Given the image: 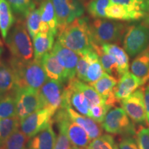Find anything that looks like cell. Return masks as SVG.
I'll return each instance as SVG.
<instances>
[{"label":"cell","mask_w":149,"mask_h":149,"mask_svg":"<svg viewBox=\"0 0 149 149\" xmlns=\"http://www.w3.org/2000/svg\"><path fill=\"white\" fill-rule=\"evenodd\" d=\"M57 41L62 46L81 55L94 50L91 39L89 20L86 17L76 19L57 31Z\"/></svg>","instance_id":"1"},{"label":"cell","mask_w":149,"mask_h":149,"mask_svg":"<svg viewBox=\"0 0 149 149\" xmlns=\"http://www.w3.org/2000/svg\"><path fill=\"white\" fill-rule=\"evenodd\" d=\"M8 63L15 74L17 88L40 91L48 79L40 60L24 61L12 57Z\"/></svg>","instance_id":"2"},{"label":"cell","mask_w":149,"mask_h":149,"mask_svg":"<svg viewBox=\"0 0 149 149\" xmlns=\"http://www.w3.org/2000/svg\"><path fill=\"white\" fill-rule=\"evenodd\" d=\"M26 26L24 19H19L9 31L8 36L5 40L12 57L24 61L32 60L34 56L31 36Z\"/></svg>","instance_id":"3"},{"label":"cell","mask_w":149,"mask_h":149,"mask_svg":"<svg viewBox=\"0 0 149 149\" xmlns=\"http://www.w3.org/2000/svg\"><path fill=\"white\" fill-rule=\"evenodd\" d=\"M89 26L93 43L98 46L119 44L127 29L125 24L104 19L89 22Z\"/></svg>","instance_id":"4"},{"label":"cell","mask_w":149,"mask_h":149,"mask_svg":"<svg viewBox=\"0 0 149 149\" xmlns=\"http://www.w3.org/2000/svg\"><path fill=\"white\" fill-rule=\"evenodd\" d=\"M53 122L57 124L59 131H63L73 146L85 148L90 144L88 134L77 123L70 118L66 109L61 108L55 113Z\"/></svg>","instance_id":"5"},{"label":"cell","mask_w":149,"mask_h":149,"mask_svg":"<svg viewBox=\"0 0 149 149\" xmlns=\"http://www.w3.org/2000/svg\"><path fill=\"white\" fill-rule=\"evenodd\" d=\"M149 46V28L146 25H132L126 29L123 47L128 56L135 57Z\"/></svg>","instance_id":"6"},{"label":"cell","mask_w":149,"mask_h":149,"mask_svg":"<svg viewBox=\"0 0 149 149\" xmlns=\"http://www.w3.org/2000/svg\"><path fill=\"white\" fill-rule=\"evenodd\" d=\"M102 127L107 133L126 137L135 134V128L130 117L122 108L110 110L102 122Z\"/></svg>","instance_id":"7"},{"label":"cell","mask_w":149,"mask_h":149,"mask_svg":"<svg viewBox=\"0 0 149 149\" xmlns=\"http://www.w3.org/2000/svg\"><path fill=\"white\" fill-rule=\"evenodd\" d=\"M57 20V29L61 30L82 17L84 8L80 0H51Z\"/></svg>","instance_id":"8"},{"label":"cell","mask_w":149,"mask_h":149,"mask_svg":"<svg viewBox=\"0 0 149 149\" xmlns=\"http://www.w3.org/2000/svg\"><path fill=\"white\" fill-rule=\"evenodd\" d=\"M15 97L17 117L19 121L44 108L39 91L29 88H17L15 92Z\"/></svg>","instance_id":"9"},{"label":"cell","mask_w":149,"mask_h":149,"mask_svg":"<svg viewBox=\"0 0 149 149\" xmlns=\"http://www.w3.org/2000/svg\"><path fill=\"white\" fill-rule=\"evenodd\" d=\"M64 89L63 83L48 79L39 91L44 108L55 114L64 103Z\"/></svg>","instance_id":"10"},{"label":"cell","mask_w":149,"mask_h":149,"mask_svg":"<svg viewBox=\"0 0 149 149\" xmlns=\"http://www.w3.org/2000/svg\"><path fill=\"white\" fill-rule=\"evenodd\" d=\"M55 114L49 109L43 108L20 121V128L28 138H31L48 125L53 124Z\"/></svg>","instance_id":"11"},{"label":"cell","mask_w":149,"mask_h":149,"mask_svg":"<svg viewBox=\"0 0 149 149\" xmlns=\"http://www.w3.org/2000/svg\"><path fill=\"white\" fill-rule=\"evenodd\" d=\"M122 109L134 123L144 124L146 122L144 103V89L138 88L121 101Z\"/></svg>","instance_id":"12"},{"label":"cell","mask_w":149,"mask_h":149,"mask_svg":"<svg viewBox=\"0 0 149 149\" xmlns=\"http://www.w3.org/2000/svg\"><path fill=\"white\" fill-rule=\"evenodd\" d=\"M52 52L55 54L61 66L66 70L68 81L74 79L76 75L77 63L80 57L79 54L62 46L58 41H56L54 44Z\"/></svg>","instance_id":"13"},{"label":"cell","mask_w":149,"mask_h":149,"mask_svg":"<svg viewBox=\"0 0 149 149\" xmlns=\"http://www.w3.org/2000/svg\"><path fill=\"white\" fill-rule=\"evenodd\" d=\"M118 80L117 78L105 72L100 79L95 82L89 84V85L100 94L105 102V104L111 109L115 107L117 102L114 95V88Z\"/></svg>","instance_id":"14"},{"label":"cell","mask_w":149,"mask_h":149,"mask_svg":"<svg viewBox=\"0 0 149 149\" xmlns=\"http://www.w3.org/2000/svg\"><path fill=\"white\" fill-rule=\"evenodd\" d=\"M69 104L74 110L80 114L89 117L90 105L84 95L70 82L67 83L64 89V98L63 107L65 104Z\"/></svg>","instance_id":"15"},{"label":"cell","mask_w":149,"mask_h":149,"mask_svg":"<svg viewBox=\"0 0 149 149\" xmlns=\"http://www.w3.org/2000/svg\"><path fill=\"white\" fill-rule=\"evenodd\" d=\"M144 81L132 72H126L120 78L114 88V95L117 102L122 101L137 91Z\"/></svg>","instance_id":"16"},{"label":"cell","mask_w":149,"mask_h":149,"mask_svg":"<svg viewBox=\"0 0 149 149\" xmlns=\"http://www.w3.org/2000/svg\"><path fill=\"white\" fill-rule=\"evenodd\" d=\"M62 108L66 109L70 118L81 126L88 134L89 138L94 139L102 135V127L99 125V123L93 120L88 116H85L78 113L70 107L69 104H66Z\"/></svg>","instance_id":"17"},{"label":"cell","mask_w":149,"mask_h":149,"mask_svg":"<svg viewBox=\"0 0 149 149\" xmlns=\"http://www.w3.org/2000/svg\"><path fill=\"white\" fill-rule=\"evenodd\" d=\"M40 61L48 79L60 81L63 84L68 82L66 70L59 64L52 51L44 55Z\"/></svg>","instance_id":"18"},{"label":"cell","mask_w":149,"mask_h":149,"mask_svg":"<svg viewBox=\"0 0 149 149\" xmlns=\"http://www.w3.org/2000/svg\"><path fill=\"white\" fill-rule=\"evenodd\" d=\"M52 124L30 138L27 144L28 149H54L57 137Z\"/></svg>","instance_id":"19"},{"label":"cell","mask_w":149,"mask_h":149,"mask_svg":"<svg viewBox=\"0 0 149 149\" xmlns=\"http://www.w3.org/2000/svg\"><path fill=\"white\" fill-rule=\"evenodd\" d=\"M146 13L144 12L131 11L124 6L110 3L106 8V17L110 19L121 21H135L144 19Z\"/></svg>","instance_id":"20"},{"label":"cell","mask_w":149,"mask_h":149,"mask_svg":"<svg viewBox=\"0 0 149 149\" xmlns=\"http://www.w3.org/2000/svg\"><path fill=\"white\" fill-rule=\"evenodd\" d=\"M17 89L16 77L10 65L0 61V97L13 94Z\"/></svg>","instance_id":"21"},{"label":"cell","mask_w":149,"mask_h":149,"mask_svg":"<svg viewBox=\"0 0 149 149\" xmlns=\"http://www.w3.org/2000/svg\"><path fill=\"white\" fill-rule=\"evenodd\" d=\"M103 51L115 59L117 65V71L120 78L128 72L129 58L128 54L117 44H104L101 46Z\"/></svg>","instance_id":"22"},{"label":"cell","mask_w":149,"mask_h":149,"mask_svg":"<svg viewBox=\"0 0 149 149\" xmlns=\"http://www.w3.org/2000/svg\"><path fill=\"white\" fill-rule=\"evenodd\" d=\"M54 37L51 33H38L33 38L34 59L41 60L46 53L51 52L54 46Z\"/></svg>","instance_id":"23"},{"label":"cell","mask_w":149,"mask_h":149,"mask_svg":"<svg viewBox=\"0 0 149 149\" xmlns=\"http://www.w3.org/2000/svg\"><path fill=\"white\" fill-rule=\"evenodd\" d=\"M132 73L146 83L149 80V46L133 59L130 65Z\"/></svg>","instance_id":"24"},{"label":"cell","mask_w":149,"mask_h":149,"mask_svg":"<svg viewBox=\"0 0 149 149\" xmlns=\"http://www.w3.org/2000/svg\"><path fill=\"white\" fill-rule=\"evenodd\" d=\"M15 23V19L10 6L6 0H0V31L4 40Z\"/></svg>","instance_id":"25"},{"label":"cell","mask_w":149,"mask_h":149,"mask_svg":"<svg viewBox=\"0 0 149 149\" xmlns=\"http://www.w3.org/2000/svg\"><path fill=\"white\" fill-rule=\"evenodd\" d=\"M68 82H70L72 86H74L75 88H77L84 95L86 98L88 100L89 102L90 108L93 106L105 104L103 98L91 85L86 84L84 81H81L77 78H74V79L70 80Z\"/></svg>","instance_id":"26"},{"label":"cell","mask_w":149,"mask_h":149,"mask_svg":"<svg viewBox=\"0 0 149 149\" xmlns=\"http://www.w3.org/2000/svg\"><path fill=\"white\" fill-rule=\"evenodd\" d=\"M40 9L42 22L47 24L51 29V33L54 35H56L58 31L57 20L51 0H43L40 4Z\"/></svg>","instance_id":"27"},{"label":"cell","mask_w":149,"mask_h":149,"mask_svg":"<svg viewBox=\"0 0 149 149\" xmlns=\"http://www.w3.org/2000/svg\"><path fill=\"white\" fill-rule=\"evenodd\" d=\"M93 48L94 51L97 53L100 63L103 67L104 71L115 78H120L117 71V65L115 59L109 54L105 53L101 46L93 44Z\"/></svg>","instance_id":"28"},{"label":"cell","mask_w":149,"mask_h":149,"mask_svg":"<svg viewBox=\"0 0 149 149\" xmlns=\"http://www.w3.org/2000/svg\"><path fill=\"white\" fill-rule=\"evenodd\" d=\"M17 117L15 93L0 97V120Z\"/></svg>","instance_id":"29"},{"label":"cell","mask_w":149,"mask_h":149,"mask_svg":"<svg viewBox=\"0 0 149 149\" xmlns=\"http://www.w3.org/2000/svg\"><path fill=\"white\" fill-rule=\"evenodd\" d=\"M20 121L17 117L0 120V145H3L14 132L19 129Z\"/></svg>","instance_id":"30"},{"label":"cell","mask_w":149,"mask_h":149,"mask_svg":"<svg viewBox=\"0 0 149 149\" xmlns=\"http://www.w3.org/2000/svg\"><path fill=\"white\" fill-rule=\"evenodd\" d=\"M104 72L105 71L100 63L97 53L94 51L92 54L90 64L86 72L85 82L89 84L95 82L103 75Z\"/></svg>","instance_id":"31"},{"label":"cell","mask_w":149,"mask_h":149,"mask_svg":"<svg viewBox=\"0 0 149 149\" xmlns=\"http://www.w3.org/2000/svg\"><path fill=\"white\" fill-rule=\"evenodd\" d=\"M15 13L24 19L35 9L36 3L33 0H6Z\"/></svg>","instance_id":"32"},{"label":"cell","mask_w":149,"mask_h":149,"mask_svg":"<svg viewBox=\"0 0 149 149\" xmlns=\"http://www.w3.org/2000/svg\"><path fill=\"white\" fill-rule=\"evenodd\" d=\"M110 3V0H90L86 5L87 12L93 18H107L106 8Z\"/></svg>","instance_id":"33"},{"label":"cell","mask_w":149,"mask_h":149,"mask_svg":"<svg viewBox=\"0 0 149 149\" xmlns=\"http://www.w3.org/2000/svg\"><path fill=\"white\" fill-rule=\"evenodd\" d=\"M28 137L20 130H17L3 144L4 149H28Z\"/></svg>","instance_id":"34"},{"label":"cell","mask_w":149,"mask_h":149,"mask_svg":"<svg viewBox=\"0 0 149 149\" xmlns=\"http://www.w3.org/2000/svg\"><path fill=\"white\" fill-rule=\"evenodd\" d=\"M41 19V12L40 8L34 9L26 17V25L30 36L34 38L40 32Z\"/></svg>","instance_id":"35"},{"label":"cell","mask_w":149,"mask_h":149,"mask_svg":"<svg viewBox=\"0 0 149 149\" xmlns=\"http://www.w3.org/2000/svg\"><path fill=\"white\" fill-rule=\"evenodd\" d=\"M117 146L113 136L105 134L93 139L88 144V149H115Z\"/></svg>","instance_id":"36"},{"label":"cell","mask_w":149,"mask_h":149,"mask_svg":"<svg viewBox=\"0 0 149 149\" xmlns=\"http://www.w3.org/2000/svg\"><path fill=\"white\" fill-rule=\"evenodd\" d=\"M94 50L86 52V53L81 54L80 57L78 61L77 69H76V76L78 79L81 81H86V72L88 70V66L90 64L91 57Z\"/></svg>","instance_id":"37"},{"label":"cell","mask_w":149,"mask_h":149,"mask_svg":"<svg viewBox=\"0 0 149 149\" xmlns=\"http://www.w3.org/2000/svg\"><path fill=\"white\" fill-rule=\"evenodd\" d=\"M110 109L111 108L108 107L106 104L93 106L90 108L89 117L97 123H102Z\"/></svg>","instance_id":"38"},{"label":"cell","mask_w":149,"mask_h":149,"mask_svg":"<svg viewBox=\"0 0 149 149\" xmlns=\"http://www.w3.org/2000/svg\"><path fill=\"white\" fill-rule=\"evenodd\" d=\"M136 140L139 149H149V128H139L137 131Z\"/></svg>","instance_id":"39"},{"label":"cell","mask_w":149,"mask_h":149,"mask_svg":"<svg viewBox=\"0 0 149 149\" xmlns=\"http://www.w3.org/2000/svg\"><path fill=\"white\" fill-rule=\"evenodd\" d=\"M110 1H111V3L124 6L131 11L143 12L137 0H110Z\"/></svg>","instance_id":"40"},{"label":"cell","mask_w":149,"mask_h":149,"mask_svg":"<svg viewBox=\"0 0 149 149\" xmlns=\"http://www.w3.org/2000/svg\"><path fill=\"white\" fill-rule=\"evenodd\" d=\"M70 142L66 133L63 131H59V135L57 137L54 149H70Z\"/></svg>","instance_id":"41"},{"label":"cell","mask_w":149,"mask_h":149,"mask_svg":"<svg viewBox=\"0 0 149 149\" xmlns=\"http://www.w3.org/2000/svg\"><path fill=\"white\" fill-rule=\"evenodd\" d=\"M119 149H139L137 140L131 136L124 137L118 146Z\"/></svg>","instance_id":"42"},{"label":"cell","mask_w":149,"mask_h":149,"mask_svg":"<svg viewBox=\"0 0 149 149\" xmlns=\"http://www.w3.org/2000/svg\"><path fill=\"white\" fill-rule=\"evenodd\" d=\"M144 103L146 109V122L149 124V84L144 88Z\"/></svg>","instance_id":"43"},{"label":"cell","mask_w":149,"mask_h":149,"mask_svg":"<svg viewBox=\"0 0 149 149\" xmlns=\"http://www.w3.org/2000/svg\"><path fill=\"white\" fill-rule=\"evenodd\" d=\"M140 6L141 10L146 14L149 9V0H137Z\"/></svg>","instance_id":"44"},{"label":"cell","mask_w":149,"mask_h":149,"mask_svg":"<svg viewBox=\"0 0 149 149\" xmlns=\"http://www.w3.org/2000/svg\"><path fill=\"white\" fill-rule=\"evenodd\" d=\"M144 19V23L146 24V26H148L149 27V9H148V12L146 13V15H145Z\"/></svg>","instance_id":"45"},{"label":"cell","mask_w":149,"mask_h":149,"mask_svg":"<svg viewBox=\"0 0 149 149\" xmlns=\"http://www.w3.org/2000/svg\"><path fill=\"white\" fill-rule=\"evenodd\" d=\"M70 149H86V148H81V147H77V146H72Z\"/></svg>","instance_id":"46"},{"label":"cell","mask_w":149,"mask_h":149,"mask_svg":"<svg viewBox=\"0 0 149 149\" xmlns=\"http://www.w3.org/2000/svg\"><path fill=\"white\" fill-rule=\"evenodd\" d=\"M3 52V47H1V46H0V57H1V55H2Z\"/></svg>","instance_id":"47"},{"label":"cell","mask_w":149,"mask_h":149,"mask_svg":"<svg viewBox=\"0 0 149 149\" xmlns=\"http://www.w3.org/2000/svg\"><path fill=\"white\" fill-rule=\"evenodd\" d=\"M0 46H1V47H3V43L1 42V39H0Z\"/></svg>","instance_id":"48"},{"label":"cell","mask_w":149,"mask_h":149,"mask_svg":"<svg viewBox=\"0 0 149 149\" xmlns=\"http://www.w3.org/2000/svg\"><path fill=\"white\" fill-rule=\"evenodd\" d=\"M0 149H4V147H3V145H0Z\"/></svg>","instance_id":"49"},{"label":"cell","mask_w":149,"mask_h":149,"mask_svg":"<svg viewBox=\"0 0 149 149\" xmlns=\"http://www.w3.org/2000/svg\"><path fill=\"white\" fill-rule=\"evenodd\" d=\"M34 1H43V0H34Z\"/></svg>","instance_id":"50"},{"label":"cell","mask_w":149,"mask_h":149,"mask_svg":"<svg viewBox=\"0 0 149 149\" xmlns=\"http://www.w3.org/2000/svg\"><path fill=\"white\" fill-rule=\"evenodd\" d=\"M115 149H119V148H118V146H117V147H116V148H115Z\"/></svg>","instance_id":"51"}]
</instances>
